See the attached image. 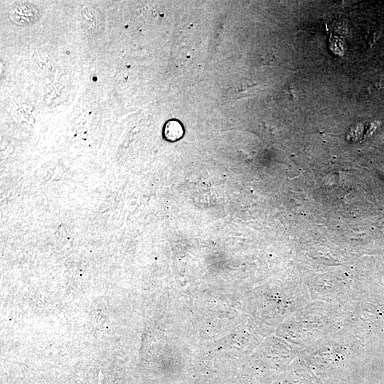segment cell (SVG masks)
Returning <instances> with one entry per match:
<instances>
[{"instance_id": "1", "label": "cell", "mask_w": 384, "mask_h": 384, "mask_svg": "<svg viewBox=\"0 0 384 384\" xmlns=\"http://www.w3.org/2000/svg\"><path fill=\"white\" fill-rule=\"evenodd\" d=\"M11 19L19 25H28L38 18V9L31 3L18 2L14 4L9 11Z\"/></svg>"}, {"instance_id": "2", "label": "cell", "mask_w": 384, "mask_h": 384, "mask_svg": "<svg viewBox=\"0 0 384 384\" xmlns=\"http://www.w3.org/2000/svg\"><path fill=\"white\" fill-rule=\"evenodd\" d=\"M183 135V128L177 121L168 122L164 127V136L170 141H175Z\"/></svg>"}]
</instances>
